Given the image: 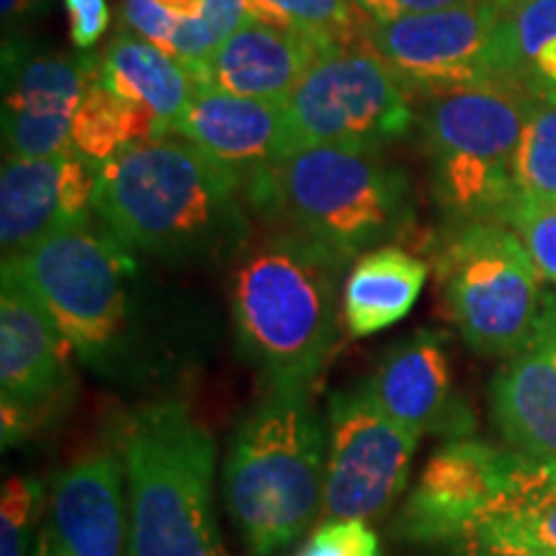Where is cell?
Returning <instances> with one entry per match:
<instances>
[{"label":"cell","instance_id":"obj_34","mask_svg":"<svg viewBox=\"0 0 556 556\" xmlns=\"http://www.w3.org/2000/svg\"><path fill=\"white\" fill-rule=\"evenodd\" d=\"M248 9L250 0H204V21L219 45L250 18Z\"/></svg>","mask_w":556,"mask_h":556},{"label":"cell","instance_id":"obj_17","mask_svg":"<svg viewBox=\"0 0 556 556\" xmlns=\"http://www.w3.org/2000/svg\"><path fill=\"white\" fill-rule=\"evenodd\" d=\"M101 165L78 150L52 157H5L0 173L3 258L21 255L52 229L90 219Z\"/></svg>","mask_w":556,"mask_h":556},{"label":"cell","instance_id":"obj_5","mask_svg":"<svg viewBox=\"0 0 556 556\" xmlns=\"http://www.w3.org/2000/svg\"><path fill=\"white\" fill-rule=\"evenodd\" d=\"M245 199L345 263L384 248L413 217L407 176L377 148H299L253 173Z\"/></svg>","mask_w":556,"mask_h":556},{"label":"cell","instance_id":"obj_11","mask_svg":"<svg viewBox=\"0 0 556 556\" xmlns=\"http://www.w3.org/2000/svg\"><path fill=\"white\" fill-rule=\"evenodd\" d=\"M413 96L366 41L323 54L287 101L294 150L377 148L405 137Z\"/></svg>","mask_w":556,"mask_h":556},{"label":"cell","instance_id":"obj_6","mask_svg":"<svg viewBox=\"0 0 556 556\" xmlns=\"http://www.w3.org/2000/svg\"><path fill=\"white\" fill-rule=\"evenodd\" d=\"M3 263L37 294L90 371L106 379L135 374L137 263L106 225L70 222Z\"/></svg>","mask_w":556,"mask_h":556},{"label":"cell","instance_id":"obj_13","mask_svg":"<svg viewBox=\"0 0 556 556\" xmlns=\"http://www.w3.org/2000/svg\"><path fill=\"white\" fill-rule=\"evenodd\" d=\"M73 345L37 294L3 263L0 276V409L3 446L60 413L73 392Z\"/></svg>","mask_w":556,"mask_h":556},{"label":"cell","instance_id":"obj_7","mask_svg":"<svg viewBox=\"0 0 556 556\" xmlns=\"http://www.w3.org/2000/svg\"><path fill=\"white\" fill-rule=\"evenodd\" d=\"M533 96L526 83L492 80L422 103L417 122L438 201L462 225H507L518 204L516 163Z\"/></svg>","mask_w":556,"mask_h":556},{"label":"cell","instance_id":"obj_22","mask_svg":"<svg viewBox=\"0 0 556 556\" xmlns=\"http://www.w3.org/2000/svg\"><path fill=\"white\" fill-rule=\"evenodd\" d=\"M99 73L114 93L148 106L165 131L176 129L193 96L204 88L197 70L131 31L116 34L109 41Z\"/></svg>","mask_w":556,"mask_h":556},{"label":"cell","instance_id":"obj_35","mask_svg":"<svg viewBox=\"0 0 556 556\" xmlns=\"http://www.w3.org/2000/svg\"><path fill=\"white\" fill-rule=\"evenodd\" d=\"M50 0H0V16H3L5 29H16L21 24H29L39 16L41 11H47Z\"/></svg>","mask_w":556,"mask_h":556},{"label":"cell","instance_id":"obj_38","mask_svg":"<svg viewBox=\"0 0 556 556\" xmlns=\"http://www.w3.org/2000/svg\"><path fill=\"white\" fill-rule=\"evenodd\" d=\"M353 3H361V0H353Z\"/></svg>","mask_w":556,"mask_h":556},{"label":"cell","instance_id":"obj_2","mask_svg":"<svg viewBox=\"0 0 556 556\" xmlns=\"http://www.w3.org/2000/svg\"><path fill=\"white\" fill-rule=\"evenodd\" d=\"M345 266L283 227L240 253L229 283L235 332L268 389H312L323 374L338 340Z\"/></svg>","mask_w":556,"mask_h":556},{"label":"cell","instance_id":"obj_25","mask_svg":"<svg viewBox=\"0 0 556 556\" xmlns=\"http://www.w3.org/2000/svg\"><path fill=\"white\" fill-rule=\"evenodd\" d=\"M507 52L513 78L531 90H556V0H510Z\"/></svg>","mask_w":556,"mask_h":556},{"label":"cell","instance_id":"obj_20","mask_svg":"<svg viewBox=\"0 0 556 556\" xmlns=\"http://www.w3.org/2000/svg\"><path fill=\"white\" fill-rule=\"evenodd\" d=\"M328 52L304 34L248 18L212 52L204 83L225 93L287 106L309 67Z\"/></svg>","mask_w":556,"mask_h":556},{"label":"cell","instance_id":"obj_37","mask_svg":"<svg viewBox=\"0 0 556 556\" xmlns=\"http://www.w3.org/2000/svg\"><path fill=\"white\" fill-rule=\"evenodd\" d=\"M165 11H170L178 21L204 16V0H157Z\"/></svg>","mask_w":556,"mask_h":556},{"label":"cell","instance_id":"obj_32","mask_svg":"<svg viewBox=\"0 0 556 556\" xmlns=\"http://www.w3.org/2000/svg\"><path fill=\"white\" fill-rule=\"evenodd\" d=\"M70 16V39L80 50L90 47L106 34L111 24V9L106 0H65Z\"/></svg>","mask_w":556,"mask_h":556},{"label":"cell","instance_id":"obj_23","mask_svg":"<svg viewBox=\"0 0 556 556\" xmlns=\"http://www.w3.org/2000/svg\"><path fill=\"white\" fill-rule=\"evenodd\" d=\"M101 65V62H99ZM170 135L148 106L114 93L101 73L90 78L73 122V148L96 163H109L124 150Z\"/></svg>","mask_w":556,"mask_h":556},{"label":"cell","instance_id":"obj_8","mask_svg":"<svg viewBox=\"0 0 556 556\" xmlns=\"http://www.w3.org/2000/svg\"><path fill=\"white\" fill-rule=\"evenodd\" d=\"M556 505V462L451 438L428 458L400 516V536L454 546Z\"/></svg>","mask_w":556,"mask_h":556},{"label":"cell","instance_id":"obj_12","mask_svg":"<svg viewBox=\"0 0 556 556\" xmlns=\"http://www.w3.org/2000/svg\"><path fill=\"white\" fill-rule=\"evenodd\" d=\"M413 433L389 417L368 392L366 379L338 389L328 402V520H371L397 503L417 448Z\"/></svg>","mask_w":556,"mask_h":556},{"label":"cell","instance_id":"obj_21","mask_svg":"<svg viewBox=\"0 0 556 556\" xmlns=\"http://www.w3.org/2000/svg\"><path fill=\"white\" fill-rule=\"evenodd\" d=\"M428 281V263L384 245L351 263L343 281V323L353 338L392 328L413 312Z\"/></svg>","mask_w":556,"mask_h":556},{"label":"cell","instance_id":"obj_18","mask_svg":"<svg viewBox=\"0 0 556 556\" xmlns=\"http://www.w3.org/2000/svg\"><path fill=\"white\" fill-rule=\"evenodd\" d=\"M490 407L507 446L556 462V299L492 379Z\"/></svg>","mask_w":556,"mask_h":556},{"label":"cell","instance_id":"obj_19","mask_svg":"<svg viewBox=\"0 0 556 556\" xmlns=\"http://www.w3.org/2000/svg\"><path fill=\"white\" fill-rule=\"evenodd\" d=\"M176 135L250 178L294 152L287 106L201 88L176 124Z\"/></svg>","mask_w":556,"mask_h":556},{"label":"cell","instance_id":"obj_9","mask_svg":"<svg viewBox=\"0 0 556 556\" xmlns=\"http://www.w3.org/2000/svg\"><path fill=\"white\" fill-rule=\"evenodd\" d=\"M438 287L451 319L482 356L510 358L546 307L541 270L518 232L497 222H467L441 245Z\"/></svg>","mask_w":556,"mask_h":556},{"label":"cell","instance_id":"obj_29","mask_svg":"<svg viewBox=\"0 0 556 556\" xmlns=\"http://www.w3.org/2000/svg\"><path fill=\"white\" fill-rule=\"evenodd\" d=\"M531 253L541 276L556 283V201L541 206H518L507 219Z\"/></svg>","mask_w":556,"mask_h":556},{"label":"cell","instance_id":"obj_26","mask_svg":"<svg viewBox=\"0 0 556 556\" xmlns=\"http://www.w3.org/2000/svg\"><path fill=\"white\" fill-rule=\"evenodd\" d=\"M516 186V208L556 201V90L533 96L518 148Z\"/></svg>","mask_w":556,"mask_h":556},{"label":"cell","instance_id":"obj_10","mask_svg":"<svg viewBox=\"0 0 556 556\" xmlns=\"http://www.w3.org/2000/svg\"><path fill=\"white\" fill-rule=\"evenodd\" d=\"M507 5L510 0H475L392 21L368 18L364 41L413 99L428 101L479 83L516 80L507 52Z\"/></svg>","mask_w":556,"mask_h":556},{"label":"cell","instance_id":"obj_15","mask_svg":"<svg viewBox=\"0 0 556 556\" xmlns=\"http://www.w3.org/2000/svg\"><path fill=\"white\" fill-rule=\"evenodd\" d=\"M29 556H129L119 454L80 458L54 477Z\"/></svg>","mask_w":556,"mask_h":556},{"label":"cell","instance_id":"obj_30","mask_svg":"<svg viewBox=\"0 0 556 556\" xmlns=\"http://www.w3.org/2000/svg\"><path fill=\"white\" fill-rule=\"evenodd\" d=\"M477 541L503 548H518V552L536 556H556V505L546 507L536 516L518 520V523L492 528V531H486Z\"/></svg>","mask_w":556,"mask_h":556},{"label":"cell","instance_id":"obj_1","mask_svg":"<svg viewBox=\"0 0 556 556\" xmlns=\"http://www.w3.org/2000/svg\"><path fill=\"white\" fill-rule=\"evenodd\" d=\"M242 193V173L170 131L103 163L93 206L137 253L173 266H206L248 248Z\"/></svg>","mask_w":556,"mask_h":556},{"label":"cell","instance_id":"obj_3","mask_svg":"<svg viewBox=\"0 0 556 556\" xmlns=\"http://www.w3.org/2000/svg\"><path fill=\"white\" fill-rule=\"evenodd\" d=\"M328 420L309 389H268L235 428L225 503L250 556H278L307 533L325 505Z\"/></svg>","mask_w":556,"mask_h":556},{"label":"cell","instance_id":"obj_31","mask_svg":"<svg viewBox=\"0 0 556 556\" xmlns=\"http://www.w3.org/2000/svg\"><path fill=\"white\" fill-rule=\"evenodd\" d=\"M122 18L135 37L150 41L173 58V34L180 21L165 11L157 0H124Z\"/></svg>","mask_w":556,"mask_h":556},{"label":"cell","instance_id":"obj_27","mask_svg":"<svg viewBox=\"0 0 556 556\" xmlns=\"http://www.w3.org/2000/svg\"><path fill=\"white\" fill-rule=\"evenodd\" d=\"M45 484L31 477H9L0 500V556H29L45 516Z\"/></svg>","mask_w":556,"mask_h":556},{"label":"cell","instance_id":"obj_24","mask_svg":"<svg viewBox=\"0 0 556 556\" xmlns=\"http://www.w3.org/2000/svg\"><path fill=\"white\" fill-rule=\"evenodd\" d=\"M248 13L250 18L304 34L330 52L361 45L368 24L353 0H250Z\"/></svg>","mask_w":556,"mask_h":556},{"label":"cell","instance_id":"obj_4","mask_svg":"<svg viewBox=\"0 0 556 556\" xmlns=\"http://www.w3.org/2000/svg\"><path fill=\"white\" fill-rule=\"evenodd\" d=\"M119 458L129 556H229L214 513L217 446L184 402L139 407Z\"/></svg>","mask_w":556,"mask_h":556},{"label":"cell","instance_id":"obj_16","mask_svg":"<svg viewBox=\"0 0 556 556\" xmlns=\"http://www.w3.org/2000/svg\"><path fill=\"white\" fill-rule=\"evenodd\" d=\"M377 405L415 438L475 433V415L454 387L443 332H415L392 345L366 379Z\"/></svg>","mask_w":556,"mask_h":556},{"label":"cell","instance_id":"obj_14","mask_svg":"<svg viewBox=\"0 0 556 556\" xmlns=\"http://www.w3.org/2000/svg\"><path fill=\"white\" fill-rule=\"evenodd\" d=\"M96 58L26 54L5 50L3 62V152L5 157H52L73 148V122Z\"/></svg>","mask_w":556,"mask_h":556},{"label":"cell","instance_id":"obj_33","mask_svg":"<svg viewBox=\"0 0 556 556\" xmlns=\"http://www.w3.org/2000/svg\"><path fill=\"white\" fill-rule=\"evenodd\" d=\"M475 3V0H361V11L371 21H392L409 16V13H430L456 5Z\"/></svg>","mask_w":556,"mask_h":556},{"label":"cell","instance_id":"obj_36","mask_svg":"<svg viewBox=\"0 0 556 556\" xmlns=\"http://www.w3.org/2000/svg\"><path fill=\"white\" fill-rule=\"evenodd\" d=\"M448 548L446 556H536L528 552H518V548H503L495 544H484V541H464V544H454V546H443Z\"/></svg>","mask_w":556,"mask_h":556},{"label":"cell","instance_id":"obj_28","mask_svg":"<svg viewBox=\"0 0 556 556\" xmlns=\"http://www.w3.org/2000/svg\"><path fill=\"white\" fill-rule=\"evenodd\" d=\"M296 556H381V546L366 520L343 518L315 528Z\"/></svg>","mask_w":556,"mask_h":556}]
</instances>
